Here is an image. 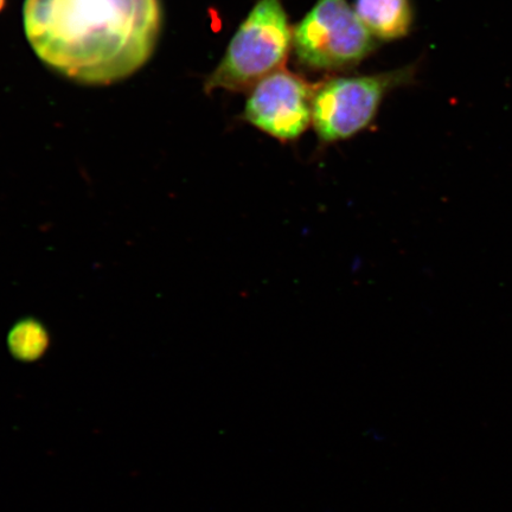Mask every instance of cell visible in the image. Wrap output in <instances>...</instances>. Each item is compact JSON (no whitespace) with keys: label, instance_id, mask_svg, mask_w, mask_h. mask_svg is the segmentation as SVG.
Masks as SVG:
<instances>
[{"label":"cell","instance_id":"1","mask_svg":"<svg viewBox=\"0 0 512 512\" xmlns=\"http://www.w3.org/2000/svg\"><path fill=\"white\" fill-rule=\"evenodd\" d=\"M25 35L49 67L107 85L150 60L162 24L159 0H25Z\"/></svg>","mask_w":512,"mask_h":512},{"label":"cell","instance_id":"2","mask_svg":"<svg viewBox=\"0 0 512 512\" xmlns=\"http://www.w3.org/2000/svg\"><path fill=\"white\" fill-rule=\"evenodd\" d=\"M292 37L281 0H258L235 32L219 66L209 75L206 92L252 89L284 66Z\"/></svg>","mask_w":512,"mask_h":512},{"label":"cell","instance_id":"3","mask_svg":"<svg viewBox=\"0 0 512 512\" xmlns=\"http://www.w3.org/2000/svg\"><path fill=\"white\" fill-rule=\"evenodd\" d=\"M374 38L347 0H317L293 30L292 47L306 68L332 72L366 59Z\"/></svg>","mask_w":512,"mask_h":512},{"label":"cell","instance_id":"4","mask_svg":"<svg viewBox=\"0 0 512 512\" xmlns=\"http://www.w3.org/2000/svg\"><path fill=\"white\" fill-rule=\"evenodd\" d=\"M411 67L392 72L336 78L315 88L312 123L322 143L356 136L376 117L384 96L413 79Z\"/></svg>","mask_w":512,"mask_h":512},{"label":"cell","instance_id":"5","mask_svg":"<svg viewBox=\"0 0 512 512\" xmlns=\"http://www.w3.org/2000/svg\"><path fill=\"white\" fill-rule=\"evenodd\" d=\"M315 88L299 76L277 70L252 88L243 118L268 136L291 142L312 123Z\"/></svg>","mask_w":512,"mask_h":512},{"label":"cell","instance_id":"6","mask_svg":"<svg viewBox=\"0 0 512 512\" xmlns=\"http://www.w3.org/2000/svg\"><path fill=\"white\" fill-rule=\"evenodd\" d=\"M354 10L375 38L399 40L413 24L411 0H355Z\"/></svg>","mask_w":512,"mask_h":512},{"label":"cell","instance_id":"7","mask_svg":"<svg viewBox=\"0 0 512 512\" xmlns=\"http://www.w3.org/2000/svg\"><path fill=\"white\" fill-rule=\"evenodd\" d=\"M48 345V331L38 320H21L10 331V351L21 361L36 360L44 354Z\"/></svg>","mask_w":512,"mask_h":512},{"label":"cell","instance_id":"8","mask_svg":"<svg viewBox=\"0 0 512 512\" xmlns=\"http://www.w3.org/2000/svg\"><path fill=\"white\" fill-rule=\"evenodd\" d=\"M5 5H6V0H0V12L3 11V9L5 8Z\"/></svg>","mask_w":512,"mask_h":512}]
</instances>
